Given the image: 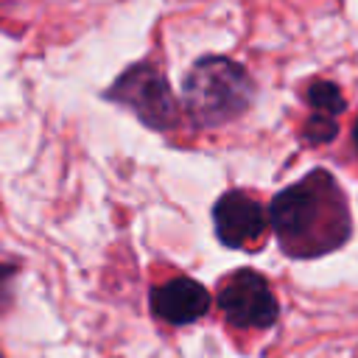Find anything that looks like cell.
<instances>
[{"label": "cell", "mask_w": 358, "mask_h": 358, "mask_svg": "<svg viewBox=\"0 0 358 358\" xmlns=\"http://www.w3.org/2000/svg\"><path fill=\"white\" fill-rule=\"evenodd\" d=\"M271 227L285 255H324L350 238L347 199L327 171H310L274 196Z\"/></svg>", "instance_id": "6da1fadb"}, {"label": "cell", "mask_w": 358, "mask_h": 358, "mask_svg": "<svg viewBox=\"0 0 358 358\" xmlns=\"http://www.w3.org/2000/svg\"><path fill=\"white\" fill-rule=\"evenodd\" d=\"M255 95L249 73L224 56L199 59L185 76L182 101L199 126H221L235 120Z\"/></svg>", "instance_id": "7a4b0ae2"}, {"label": "cell", "mask_w": 358, "mask_h": 358, "mask_svg": "<svg viewBox=\"0 0 358 358\" xmlns=\"http://www.w3.org/2000/svg\"><path fill=\"white\" fill-rule=\"evenodd\" d=\"M109 98L129 106L145 126L151 129H171L179 120L176 98L165 81V76L151 64L129 67L109 90Z\"/></svg>", "instance_id": "3957f363"}, {"label": "cell", "mask_w": 358, "mask_h": 358, "mask_svg": "<svg viewBox=\"0 0 358 358\" xmlns=\"http://www.w3.org/2000/svg\"><path fill=\"white\" fill-rule=\"evenodd\" d=\"M218 305H221L224 319L241 330H263V327L274 324L277 310H280L271 285L249 268L235 271L221 285Z\"/></svg>", "instance_id": "277c9868"}, {"label": "cell", "mask_w": 358, "mask_h": 358, "mask_svg": "<svg viewBox=\"0 0 358 358\" xmlns=\"http://www.w3.org/2000/svg\"><path fill=\"white\" fill-rule=\"evenodd\" d=\"M215 232L224 246L235 249H257L266 235V210L263 204L246 190H229L215 201L213 210Z\"/></svg>", "instance_id": "5b68a950"}, {"label": "cell", "mask_w": 358, "mask_h": 358, "mask_svg": "<svg viewBox=\"0 0 358 358\" xmlns=\"http://www.w3.org/2000/svg\"><path fill=\"white\" fill-rule=\"evenodd\" d=\"M210 308V294L201 282L190 277H173L151 291V310L171 322V324H187L204 316Z\"/></svg>", "instance_id": "8992f818"}, {"label": "cell", "mask_w": 358, "mask_h": 358, "mask_svg": "<svg viewBox=\"0 0 358 358\" xmlns=\"http://www.w3.org/2000/svg\"><path fill=\"white\" fill-rule=\"evenodd\" d=\"M305 98H308V103H310L316 112L330 115V117H336V115L344 112V106H347L341 90H338L333 81H313V84L308 87Z\"/></svg>", "instance_id": "52a82bcc"}, {"label": "cell", "mask_w": 358, "mask_h": 358, "mask_svg": "<svg viewBox=\"0 0 358 358\" xmlns=\"http://www.w3.org/2000/svg\"><path fill=\"white\" fill-rule=\"evenodd\" d=\"M336 134H338V123H336V117L322 115V112H313V115L305 120V126H302V137H305L308 143H313V145L330 143Z\"/></svg>", "instance_id": "ba28073f"}, {"label": "cell", "mask_w": 358, "mask_h": 358, "mask_svg": "<svg viewBox=\"0 0 358 358\" xmlns=\"http://www.w3.org/2000/svg\"><path fill=\"white\" fill-rule=\"evenodd\" d=\"M11 266H0V299H3V294H6V282L11 280Z\"/></svg>", "instance_id": "9c48e42d"}, {"label": "cell", "mask_w": 358, "mask_h": 358, "mask_svg": "<svg viewBox=\"0 0 358 358\" xmlns=\"http://www.w3.org/2000/svg\"><path fill=\"white\" fill-rule=\"evenodd\" d=\"M352 143H355V148H358V120L352 123Z\"/></svg>", "instance_id": "30bf717a"}]
</instances>
